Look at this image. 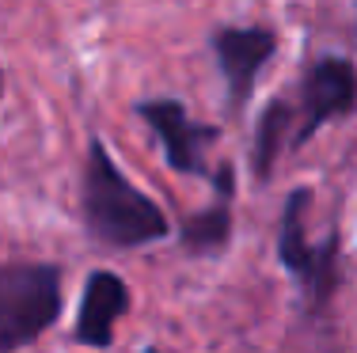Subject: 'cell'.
<instances>
[{
    "mask_svg": "<svg viewBox=\"0 0 357 353\" xmlns=\"http://www.w3.org/2000/svg\"><path fill=\"white\" fill-rule=\"evenodd\" d=\"M274 49H278L274 27H220L213 35V54L228 80L232 107H243L251 99L255 80L274 57Z\"/></svg>",
    "mask_w": 357,
    "mask_h": 353,
    "instance_id": "277c9868",
    "label": "cell"
},
{
    "mask_svg": "<svg viewBox=\"0 0 357 353\" xmlns=\"http://www.w3.org/2000/svg\"><path fill=\"white\" fill-rule=\"evenodd\" d=\"M228 235H232V217H228L225 205L206 209V213L190 217L183 224V243L190 251H217L228 243Z\"/></svg>",
    "mask_w": 357,
    "mask_h": 353,
    "instance_id": "9c48e42d",
    "label": "cell"
},
{
    "mask_svg": "<svg viewBox=\"0 0 357 353\" xmlns=\"http://www.w3.org/2000/svg\"><path fill=\"white\" fill-rule=\"evenodd\" d=\"M84 221L107 247H144L167 235V217L110 159L103 141H91L84 164Z\"/></svg>",
    "mask_w": 357,
    "mask_h": 353,
    "instance_id": "6da1fadb",
    "label": "cell"
},
{
    "mask_svg": "<svg viewBox=\"0 0 357 353\" xmlns=\"http://www.w3.org/2000/svg\"><path fill=\"white\" fill-rule=\"evenodd\" d=\"M289 118H293L289 103H270L266 114H262L259 141H255V171H259V179H266L274 171V159H278V148H282V133H285Z\"/></svg>",
    "mask_w": 357,
    "mask_h": 353,
    "instance_id": "ba28073f",
    "label": "cell"
},
{
    "mask_svg": "<svg viewBox=\"0 0 357 353\" xmlns=\"http://www.w3.org/2000/svg\"><path fill=\"white\" fill-rule=\"evenodd\" d=\"M357 107V65L346 57H319L301 84V130L296 145L312 137L319 125L350 114Z\"/></svg>",
    "mask_w": 357,
    "mask_h": 353,
    "instance_id": "3957f363",
    "label": "cell"
},
{
    "mask_svg": "<svg viewBox=\"0 0 357 353\" xmlns=\"http://www.w3.org/2000/svg\"><path fill=\"white\" fill-rule=\"evenodd\" d=\"M0 99H4V69H0Z\"/></svg>",
    "mask_w": 357,
    "mask_h": 353,
    "instance_id": "30bf717a",
    "label": "cell"
},
{
    "mask_svg": "<svg viewBox=\"0 0 357 353\" xmlns=\"http://www.w3.org/2000/svg\"><path fill=\"white\" fill-rule=\"evenodd\" d=\"M130 312V285L110 270H96L84 285L80 312H76V338L91 350H107L114 342L118 319Z\"/></svg>",
    "mask_w": 357,
    "mask_h": 353,
    "instance_id": "8992f818",
    "label": "cell"
},
{
    "mask_svg": "<svg viewBox=\"0 0 357 353\" xmlns=\"http://www.w3.org/2000/svg\"><path fill=\"white\" fill-rule=\"evenodd\" d=\"M308 201H312L308 190L289 194V205L282 217V235H278V255H282V262L289 270L301 274V277L319 274V292H327V270H331L335 247H323V251L308 247V240H304V209H308Z\"/></svg>",
    "mask_w": 357,
    "mask_h": 353,
    "instance_id": "52a82bcc",
    "label": "cell"
},
{
    "mask_svg": "<svg viewBox=\"0 0 357 353\" xmlns=\"http://www.w3.org/2000/svg\"><path fill=\"white\" fill-rule=\"evenodd\" d=\"M137 114L149 122V130L160 137L167 152V164L183 175H206V159H202V148L217 137L213 125H198L190 122L186 107L178 99H149V103L137 107Z\"/></svg>",
    "mask_w": 357,
    "mask_h": 353,
    "instance_id": "5b68a950",
    "label": "cell"
},
{
    "mask_svg": "<svg viewBox=\"0 0 357 353\" xmlns=\"http://www.w3.org/2000/svg\"><path fill=\"white\" fill-rule=\"evenodd\" d=\"M61 315V274L50 262L0 266V353H15Z\"/></svg>",
    "mask_w": 357,
    "mask_h": 353,
    "instance_id": "7a4b0ae2",
    "label": "cell"
}]
</instances>
